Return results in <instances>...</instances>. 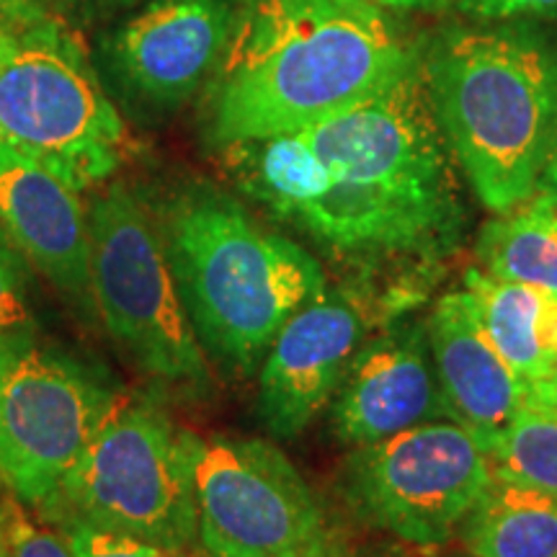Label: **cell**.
Instances as JSON below:
<instances>
[{
  "label": "cell",
  "instance_id": "cell-12",
  "mask_svg": "<svg viewBox=\"0 0 557 557\" xmlns=\"http://www.w3.org/2000/svg\"><path fill=\"white\" fill-rule=\"evenodd\" d=\"M364 338V315L346 292L302 305L271 341L259 380V413L274 436L295 438L336 398Z\"/></svg>",
  "mask_w": 557,
  "mask_h": 557
},
{
  "label": "cell",
  "instance_id": "cell-26",
  "mask_svg": "<svg viewBox=\"0 0 557 557\" xmlns=\"http://www.w3.org/2000/svg\"><path fill=\"white\" fill-rule=\"evenodd\" d=\"M369 3L380 5V9L408 11V9H421V5H434L438 0H369Z\"/></svg>",
  "mask_w": 557,
  "mask_h": 557
},
{
  "label": "cell",
  "instance_id": "cell-8",
  "mask_svg": "<svg viewBox=\"0 0 557 557\" xmlns=\"http://www.w3.org/2000/svg\"><path fill=\"white\" fill-rule=\"evenodd\" d=\"M493 478L487 451L455 421H429L357 447L338 485L351 511L416 547L451 540Z\"/></svg>",
  "mask_w": 557,
  "mask_h": 557
},
{
  "label": "cell",
  "instance_id": "cell-18",
  "mask_svg": "<svg viewBox=\"0 0 557 557\" xmlns=\"http://www.w3.org/2000/svg\"><path fill=\"white\" fill-rule=\"evenodd\" d=\"M475 256L485 274L529 284L557 299V205L534 194L527 205L487 220Z\"/></svg>",
  "mask_w": 557,
  "mask_h": 557
},
{
  "label": "cell",
  "instance_id": "cell-13",
  "mask_svg": "<svg viewBox=\"0 0 557 557\" xmlns=\"http://www.w3.org/2000/svg\"><path fill=\"white\" fill-rule=\"evenodd\" d=\"M438 418L447 413L421 323L395 325L359 346L331 410L336 438L354 449Z\"/></svg>",
  "mask_w": 557,
  "mask_h": 557
},
{
  "label": "cell",
  "instance_id": "cell-10",
  "mask_svg": "<svg viewBox=\"0 0 557 557\" xmlns=\"http://www.w3.org/2000/svg\"><path fill=\"white\" fill-rule=\"evenodd\" d=\"M116 398L73 361L0 348V483L45 508L78 465Z\"/></svg>",
  "mask_w": 557,
  "mask_h": 557
},
{
  "label": "cell",
  "instance_id": "cell-17",
  "mask_svg": "<svg viewBox=\"0 0 557 557\" xmlns=\"http://www.w3.org/2000/svg\"><path fill=\"white\" fill-rule=\"evenodd\" d=\"M457 537L472 557H557V496L493 472Z\"/></svg>",
  "mask_w": 557,
  "mask_h": 557
},
{
  "label": "cell",
  "instance_id": "cell-15",
  "mask_svg": "<svg viewBox=\"0 0 557 557\" xmlns=\"http://www.w3.org/2000/svg\"><path fill=\"white\" fill-rule=\"evenodd\" d=\"M426 331L444 413L491 457L500 434L534 400L532 389L491 344L459 289L438 299Z\"/></svg>",
  "mask_w": 557,
  "mask_h": 557
},
{
  "label": "cell",
  "instance_id": "cell-4",
  "mask_svg": "<svg viewBox=\"0 0 557 557\" xmlns=\"http://www.w3.org/2000/svg\"><path fill=\"white\" fill-rule=\"evenodd\" d=\"M201 438L158 406L116 400L94 442L41 511L86 521L181 553L197 534V457Z\"/></svg>",
  "mask_w": 557,
  "mask_h": 557
},
{
  "label": "cell",
  "instance_id": "cell-21",
  "mask_svg": "<svg viewBox=\"0 0 557 557\" xmlns=\"http://www.w3.org/2000/svg\"><path fill=\"white\" fill-rule=\"evenodd\" d=\"M58 529L73 547L75 557H169L171 553L150 542L111 529L86 524V521H60Z\"/></svg>",
  "mask_w": 557,
  "mask_h": 557
},
{
  "label": "cell",
  "instance_id": "cell-9",
  "mask_svg": "<svg viewBox=\"0 0 557 557\" xmlns=\"http://www.w3.org/2000/svg\"><path fill=\"white\" fill-rule=\"evenodd\" d=\"M194 483L197 534L209 557H333L323 506L271 442H201Z\"/></svg>",
  "mask_w": 557,
  "mask_h": 557
},
{
  "label": "cell",
  "instance_id": "cell-2",
  "mask_svg": "<svg viewBox=\"0 0 557 557\" xmlns=\"http://www.w3.org/2000/svg\"><path fill=\"white\" fill-rule=\"evenodd\" d=\"M451 158L475 197L504 214L527 205L557 137V45L524 26L447 29L421 60Z\"/></svg>",
  "mask_w": 557,
  "mask_h": 557
},
{
  "label": "cell",
  "instance_id": "cell-19",
  "mask_svg": "<svg viewBox=\"0 0 557 557\" xmlns=\"http://www.w3.org/2000/svg\"><path fill=\"white\" fill-rule=\"evenodd\" d=\"M493 472L557 496V406L532 400L491 451Z\"/></svg>",
  "mask_w": 557,
  "mask_h": 557
},
{
  "label": "cell",
  "instance_id": "cell-6",
  "mask_svg": "<svg viewBox=\"0 0 557 557\" xmlns=\"http://www.w3.org/2000/svg\"><path fill=\"white\" fill-rule=\"evenodd\" d=\"M0 139L78 191L107 181L127 152L120 111L52 18L0 24Z\"/></svg>",
  "mask_w": 557,
  "mask_h": 557
},
{
  "label": "cell",
  "instance_id": "cell-11",
  "mask_svg": "<svg viewBox=\"0 0 557 557\" xmlns=\"http://www.w3.org/2000/svg\"><path fill=\"white\" fill-rule=\"evenodd\" d=\"M240 0H148L111 34L107 58L139 101L173 109L212 81Z\"/></svg>",
  "mask_w": 557,
  "mask_h": 557
},
{
  "label": "cell",
  "instance_id": "cell-7",
  "mask_svg": "<svg viewBox=\"0 0 557 557\" xmlns=\"http://www.w3.org/2000/svg\"><path fill=\"white\" fill-rule=\"evenodd\" d=\"M88 222L94 299L111 338L156 380L205 387V348L148 209L127 186L114 184L94 199Z\"/></svg>",
  "mask_w": 557,
  "mask_h": 557
},
{
  "label": "cell",
  "instance_id": "cell-25",
  "mask_svg": "<svg viewBox=\"0 0 557 557\" xmlns=\"http://www.w3.org/2000/svg\"><path fill=\"white\" fill-rule=\"evenodd\" d=\"M537 194H542V197H547L549 201H555L557 205V137L553 145V152H549L545 173H542V178H540Z\"/></svg>",
  "mask_w": 557,
  "mask_h": 557
},
{
  "label": "cell",
  "instance_id": "cell-1",
  "mask_svg": "<svg viewBox=\"0 0 557 557\" xmlns=\"http://www.w3.org/2000/svg\"><path fill=\"white\" fill-rule=\"evenodd\" d=\"M421 58L369 0H240L209 94L218 145L292 135L357 107Z\"/></svg>",
  "mask_w": 557,
  "mask_h": 557
},
{
  "label": "cell",
  "instance_id": "cell-16",
  "mask_svg": "<svg viewBox=\"0 0 557 557\" xmlns=\"http://www.w3.org/2000/svg\"><path fill=\"white\" fill-rule=\"evenodd\" d=\"M459 292L491 344L537 398L557 374V299L483 269L465 271Z\"/></svg>",
  "mask_w": 557,
  "mask_h": 557
},
{
  "label": "cell",
  "instance_id": "cell-5",
  "mask_svg": "<svg viewBox=\"0 0 557 557\" xmlns=\"http://www.w3.org/2000/svg\"><path fill=\"white\" fill-rule=\"evenodd\" d=\"M299 135L333 176L406 218L438 256L459 246L465 209L455 158L431 109L421 62L393 86Z\"/></svg>",
  "mask_w": 557,
  "mask_h": 557
},
{
  "label": "cell",
  "instance_id": "cell-22",
  "mask_svg": "<svg viewBox=\"0 0 557 557\" xmlns=\"http://www.w3.org/2000/svg\"><path fill=\"white\" fill-rule=\"evenodd\" d=\"M29 323L32 315L29 305H26L18 261L13 259L11 248L0 240V348L16 346Z\"/></svg>",
  "mask_w": 557,
  "mask_h": 557
},
{
  "label": "cell",
  "instance_id": "cell-3",
  "mask_svg": "<svg viewBox=\"0 0 557 557\" xmlns=\"http://www.w3.org/2000/svg\"><path fill=\"white\" fill-rule=\"evenodd\" d=\"M160 238L201 348L233 372H253L282 325L329 289L308 250L209 186L171 201Z\"/></svg>",
  "mask_w": 557,
  "mask_h": 557
},
{
  "label": "cell",
  "instance_id": "cell-23",
  "mask_svg": "<svg viewBox=\"0 0 557 557\" xmlns=\"http://www.w3.org/2000/svg\"><path fill=\"white\" fill-rule=\"evenodd\" d=\"M472 16L487 21H513L555 16L557 0H462Z\"/></svg>",
  "mask_w": 557,
  "mask_h": 557
},
{
  "label": "cell",
  "instance_id": "cell-20",
  "mask_svg": "<svg viewBox=\"0 0 557 557\" xmlns=\"http://www.w3.org/2000/svg\"><path fill=\"white\" fill-rule=\"evenodd\" d=\"M0 557H75L60 529L34 517L16 496L0 500Z\"/></svg>",
  "mask_w": 557,
  "mask_h": 557
},
{
  "label": "cell",
  "instance_id": "cell-14",
  "mask_svg": "<svg viewBox=\"0 0 557 557\" xmlns=\"http://www.w3.org/2000/svg\"><path fill=\"white\" fill-rule=\"evenodd\" d=\"M0 230L65 295L88 305L90 222L70 181L0 139Z\"/></svg>",
  "mask_w": 557,
  "mask_h": 557
},
{
  "label": "cell",
  "instance_id": "cell-24",
  "mask_svg": "<svg viewBox=\"0 0 557 557\" xmlns=\"http://www.w3.org/2000/svg\"><path fill=\"white\" fill-rule=\"evenodd\" d=\"M52 0H0V24L24 26L50 18Z\"/></svg>",
  "mask_w": 557,
  "mask_h": 557
},
{
  "label": "cell",
  "instance_id": "cell-28",
  "mask_svg": "<svg viewBox=\"0 0 557 557\" xmlns=\"http://www.w3.org/2000/svg\"><path fill=\"white\" fill-rule=\"evenodd\" d=\"M88 3L101 5V9H114V5H132L135 0H88Z\"/></svg>",
  "mask_w": 557,
  "mask_h": 557
},
{
  "label": "cell",
  "instance_id": "cell-27",
  "mask_svg": "<svg viewBox=\"0 0 557 557\" xmlns=\"http://www.w3.org/2000/svg\"><path fill=\"white\" fill-rule=\"evenodd\" d=\"M534 400H542V403H549V406H557V374H555V380L549 382V385L542 389V393Z\"/></svg>",
  "mask_w": 557,
  "mask_h": 557
}]
</instances>
